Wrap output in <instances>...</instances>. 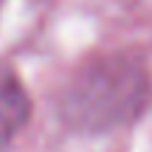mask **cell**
I'll use <instances>...</instances> for the list:
<instances>
[{
	"mask_svg": "<svg viewBox=\"0 0 152 152\" xmlns=\"http://www.w3.org/2000/svg\"><path fill=\"white\" fill-rule=\"evenodd\" d=\"M28 113H31V102L26 87L9 68L0 65V152H6L14 135L26 127Z\"/></svg>",
	"mask_w": 152,
	"mask_h": 152,
	"instance_id": "obj_1",
	"label": "cell"
}]
</instances>
